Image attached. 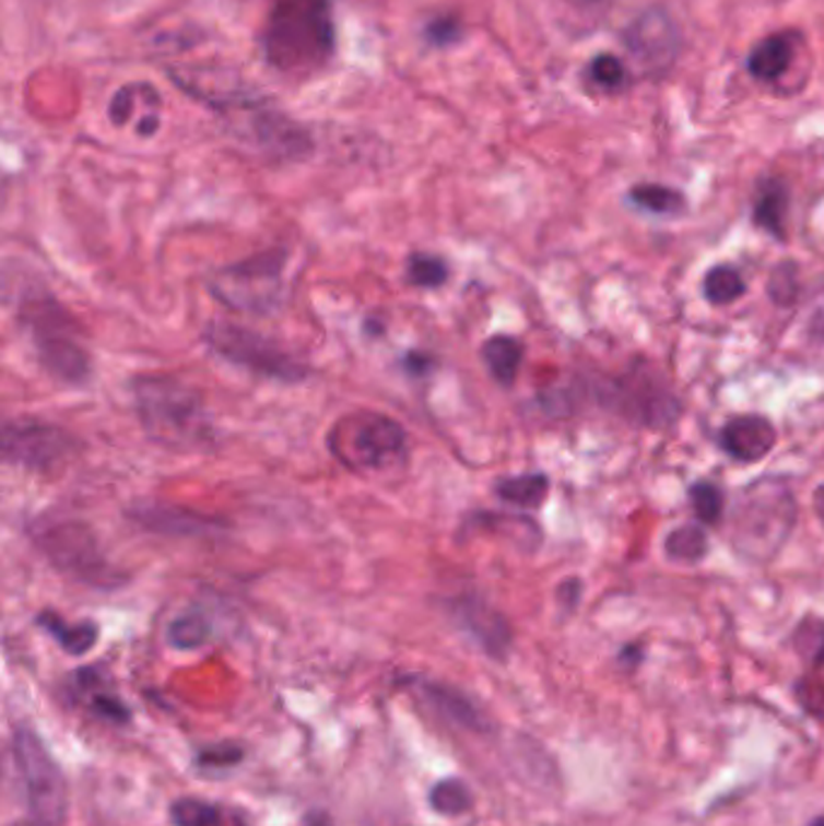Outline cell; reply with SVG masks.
Returning a JSON list of instances; mask_svg holds the SVG:
<instances>
[{"mask_svg": "<svg viewBox=\"0 0 824 826\" xmlns=\"http://www.w3.org/2000/svg\"><path fill=\"white\" fill-rule=\"evenodd\" d=\"M337 0H269L259 49L273 71L289 78L322 73L337 54Z\"/></svg>", "mask_w": 824, "mask_h": 826, "instance_id": "obj_1", "label": "cell"}, {"mask_svg": "<svg viewBox=\"0 0 824 826\" xmlns=\"http://www.w3.org/2000/svg\"><path fill=\"white\" fill-rule=\"evenodd\" d=\"M129 387L148 440L172 452L213 450L219 430L197 387L167 373L136 375Z\"/></svg>", "mask_w": 824, "mask_h": 826, "instance_id": "obj_2", "label": "cell"}, {"mask_svg": "<svg viewBox=\"0 0 824 826\" xmlns=\"http://www.w3.org/2000/svg\"><path fill=\"white\" fill-rule=\"evenodd\" d=\"M17 324L25 331L42 370L56 382L83 387L93 380V355H90L83 329L73 312L59 303L47 288H32L17 300Z\"/></svg>", "mask_w": 824, "mask_h": 826, "instance_id": "obj_3", "label": "cell"}, {"mask_svg": "<svg viewBox=\"0 0 824 826\" xmlns=\"http://www.w3.org/2000/svg\"><path fill=\"white\" fill-rule=\"evenodd\" d=\"M32 544L49 564L75 582H83L93 590H119L129 582L102 551L93 527L78 518L66 515H44L27 530Z\"/></svg>", "mask_w": 824, "mask_h": 826, "instance_id": "obj_4", "label": "cell"}, {"mask_svg": "<svg viewBox=\"0 0 824 826\" xmlns=\"http://www.w3.org/2000/svg\"><path fill=\"white\" fill-rule=\"evenodd\" d=\"M327 447L349 472H395L409 462V435L402 423L380 411L341 416L327 433Z\"/></svg>", "mask_w": 824, "mask_h": 826, "instance_id": "obj_5", "label": "cell"}, {"mask_svg": "<svg viewBox=\"0 0 824 826\" xmlns=\"http://www.w3.org/2000/svg\"><path fill=\"white\" fill-rule=\"evenodd\" d=\"M289 267V249L271 247L243 261L227 263L209 281L211 295L235 315H271L285 300L283 273Z\"/></svg>", "mask_w": 824, "mask_h": 826, "instance_id": "obj_6", "label": "cell"}, {"mask_svg": "<svg viewBox=\"0 0 824 826\" xmlns=\"http://www.w3.org/2000/svg\"><path fill=\"white\" fill-rule=\"evenodd\" d=\"M203 343L219 358L233 363L239 370L264 377L281 385H301L310 377V365L295 358L281 343L259 331L235 324L227 319H213L203 329Z\"/></svg>", "mask_w": 824, "mask_h": 826, "instance_id": "obj_7", "label": "cell"}, {"mask_svg": "<svg viewBox=\"0 0 824 826\" xmlns=\"http://www.w3.org/2000/svg\"><path fill=\"white\" fill-rule=\"evenodd\" d=\"M13 759L22 780L30 826H63L68 817V783L44 742L30 728L13 734Z\"/></svg>", "mask_w": 824, "mask_h": 826, "instance_id": "obj_8", "label": "cell"}, {"mask_svg": "<svg viewBox=\"0 0 824 826\" xmlns=\"http://www.w3.org/2000/svg\"><path fill=\"white\" fill-rule=\"evenodd\" d=\"M796 524V500L786 488L757 484L742 493L735 508V544L752 560H769Z\"/></svg>", "mask_w": 824, "mask_h": 826, "instance_id": "obj_9", "label": "cell"}, {"mask_svg": "<svg viewBox=\"0 0 824 826\" xmlns=\"http://www.w3.org/2000/svg\"><path fill=\"white\" fill-rule=\"evenodd\" d=\"M80 440L49 421L17 418L3 428V459L30 472H51L78 455Z\"/></svg>", "mask_w": 824, "mask_h": 826, "instance_id": "obj_10", "label": "cell"}, {"mask_svg": "<svg viewBox=\"0 0 824 826\" xmlns=\"http://www.w3.org/2000/svg\"><path fill=\"white\" fill-rule=\"evenodd\" d=\"M123 515H126V520L139 524L141 530L160 534V536H169V539L211 536L213 532L227 527L223 520L213 518V515L187 508V505L155 500V498H143V500L131 503L129 508L123 510Z\"/></svg>", "mask_w": 824, "mask_h": 826, "instance_id": "obj_11", "label": "cell"}, {"mask_svg": "<svg viewBox=\"0 0 824 826\" xmlns=\"http://www.w3.org/2000/svg\"><path fill=\"white\" fill-rule=\"evenodd\" d=\"M445 604H448L452 622L460 626L488 658L503 660L508 656V650L513 646V630L508 618L503 616L494 604H488L482 594L462 592Z\"/></svg>", "mask_w": 824, "mask_h": 826, "instance_id": "obj_12", "label": "cell"}, {"mask_svg": "<svg viewBox=\"0 0 824 826\" xmlns=\"http://www.w3.org/2000/svg\"><path fill=\"white\" fill-rule=\"evenodd\" d=\"M626 46L648 71H668L680 49V32L662 10H648L626 30Z\"/></svg>", "mask_w": 824, "mask_h": 826, "instance_id": "obj_13", "label": "cell"}, {"mask_svg": "<svg viewBox=\"0 0 824 826\" xmlns=\"http://www.w3.org/2000/svg\"><path fill=\"white\" fill-rule=\"evenodd\" d=\"M610 406L650 428H666L680 416V401L668 389L656 387L650 380L638 385L628 377L614 385Z\"/></svg>", "mask_w": 824, "mask_h": 826, "instance_id": "obj_14", "label": "cell"}, {"mask_svg": "<svg viewBox=\"0 0 824 826\" xmlns=\"http://www.w3.org/2000/svg\"><path fill=\"white\" fill-rule=\"evenodd\" d=\"M776 428L769 418L760 413L730 418L720 428V447L738 462H760L774 450Z\"/></svg>", "mask_w": 824, "mask_h": 826, "instance_id": "obj_15", "label": "cell"}, {"mask_svg": "<svg viewBox=\"0 0 824 826\" xmlns=\"http://www.w3.org/2000/svg\"><path fill=\"white\" fill-rule=\"evenodd\" d=\"M409 688L414 692L423 704H426L433 713H438L448 722H457V725L469 728V730H484L486 720L469 698L450 684L443 682H433V680H423V676H409L407 680Z\"/></svg>", "mask_w": 824, "mask_h": 826, "instance_id": "obj_16", "label": "cell"}, {"mask_svg": "<svg viewBox=\"0 0 824 826\" xmlns=\"http://www.w3.org/2000/svg\"><path fill=\"white\" fill-rule=\"evenodd\" d=\"M37 626L42 630H47V634L59 642L63 652L75 658L93 650L99 638V626L95 622L68 624L61 614H56L51 610H44L37 614Z\"/></svg>", "mask_w": 824, "mask_h": 826, "instance_id": "obj_17", "label": "cell"}, {"mask_svg": "<svg viewBox=\"0 0 824 826\" xmlns=\"http://www.w3.org/2000/svg\"><path fill=\"white\" fill-rule=\"evenodd\" d=\"M169 819L175 826H251L243 812L197 798L177 800L169 807Z\"/></svg>", "mask_w": 824, "mask_h": 826, "instance_id": "obj_18", "label": "cell"}, {"mask_svg": "<svg viewBox=\"0 0 824 826\" xmlns=\"http://www.w3.org/2000/svg\"><path fill=\"white\" fill-rule=\"evenodd\" d=\"M522 358H525L522 343L515 337H508V334L491 337V339L484 341V346H482V363L486 365L488 375L494 377V380L501 387H513L515 385V380H518Z\"/></svg>", "mask_w": 824, "mask_h": 826, "instance_id": "obj_19", "label": "cell"}, {"mask_svg": "<svg viewBox=\"0 0 824 826\" xmlns=\"http://www.w3.org/2000/svg\"><path fill=\"white\" fill-rule=\"evenodd\" d=\"M786 211H788V191L784 181L764 179L760 184L757 201H754V225L762 227L776 239H786Z\"/></svg>", "mask_w": 824, "mask_h": 826, "instance_id": "obj_20", "label": "cell"}, {"mask_svg": "<svg viewBox=\"0 0 824 826\" xmlns=\"http://www.w3.org/2000/svg\"><path fill=\"white\" fill-rule=\"evenodd\" d=\"M793 61V39L788 34H772L754 46L748 68L760 80H778Z\"/></svg>", "mask_w": 824, "mask_h": 826, "instance_id": "obj_21", "label": "cell"}, {"mask_svg": "<svg viewBox=\"0 0 824 826\" xmlns=\"http://www.w3.org/2000/svg\"><path fill=\"white\" fill-rule=\"evenodd\" d=\"M494 493L508 505L522 510H534L549 496V476L546 474H520V476H503L494 484Z\"/></svg>", "mask_w": 824, "mask_h": 826, "instance_id": "obj_22", "label": "cell"}, {"mask_svg": "<svg viewBox=\"0 0 824 826\" xmlns=\"http://www.w3.org/2000/svg\"><path fill=\"white\" fill-rule=\"evenodd\" d=\"M141 107H163V97H160L157 87H153L151 83H143V80H139V83H126L123 87L114 92L109 99V121L114 126H126L129 121L139 119L136 111Z\"/></svg>", "mask_w": 824, "mask_h": 826, "instance_id": "obj_23", "label": "cell"}, {"mask_svg": "<svg viewBox=\"0 0 824 826\" xmlns=\"http://www.w3.org/2000/svg\"><path fill=\"white\" fill-rule=\"evenodd\" d=\"M75 682V694H85L87 696V706L93 708V713L99 716L102 720L109 722H126L129 716V708H126L119 696H114L102 688V682L95 670H80L73 676Z\"/></svg>", "mask_w": 824, "mask_h": 826, "instance_id": "obj_24", "label": "cell"}, {"mask_svg": "<svg viewBox=\"0 0 824 826\" xmlns=\"http://www.w3.org/2000/svg\"><path fill=\"white\" fill-rule=\"evenodd\" d=\"M450 279V263L431 251H411L404 267V281L421 291H436Z\"/></svg>", "mask_w": 824, "mask_h": 826, "instance_id": "obj_25", "label": "cell"}, {"mask_svg": "<svg viewBox=\"0 0 824 826\" xmlns=\"http://www.w3.org/2000/svg\"><path fill=\"white\" fill-rule=\"evenodd\" d=\"M628 199L638 209L656 215H682L686 211L684 193L672 187H662V184H638L628 191Z\"/></svg>", "mask_w": 824, "mask_h": 826, "instance_id": "obj_26", "label": "cell"}, {"mask_svg": "<svg viewBox=\"0 0 824 826\" xmlns=\"http://www.w3.org/2000/svg\"><path fill=\"white\" fill-rule=\"evenodd\" d=\"M708 554V536L696 524H682L666 536V556L674 564H699Z\"/></svg>", "mask_w": 824, "mask_h": 826, "instance_id": "obj_27", "label": "cell"}, {"mask_svg": "<svg viewBox=\"0 0 824 826\" xmlns=\"http://www.w3.org/2000/svg\"><path fill=\"white\" fill-rule=\"evenodd\" d=\"M748 285L742 273L730 263H718L704 275V297L711 305H730L745 295Z\"/></svg>", "mask_w": 824, "mask_h": 826, "instance_id": "obj_28", "label": "cell"}, {"mask_svg": "<svg viewBox=\"0 0 824 826\" xmlns=\"http://www.w3.org/2000/svg\"><path fill=\"white\" fill-rule=\"evenodd\" d=\"M211 638V624L201 612H185L167 626V640L177 650H197Z\"/></svg>", "mask_w": 824, "mask_h": 826, "instance_id": "obj_29", "label": "cell"}, {"mask_svg": "<svg viewBox=\"0 0 824 826\" xmlns=\"http://www.w3.org/2000/svg\"><path fill=\"white\" fill-rule=\"evenodd\" d=\"M431 807L445 814V817H460L472 807V790H469L460 778H445L431 790L428 795Z\"/></svg>", "mask_w": 824, "mask_h": 826, "instance_id": "obj_30", "label": "cell"}, {"mask_svg": "<svg viewBox=\"0 0 824 826\" xmlns=\"http://www.w3.org/2000/svg\"><path fill=\"white\" fill-rule=\"evenodd\" d=\"M692 508L704 524H718L726 510V496L714 481H696L690 486Z\"/></svg>", "mask_w": 824, "mask_h": 826, "instance_id": "obj_31", "label": "cell"}, {"mask_svg": "<svg viewBox=\"0 0 824 826\" xmlns=\"http://www.w3.org/2000/svg\"><path fill=\"white\" fill-rule=\"evenodd\" d=\"M423 39H426L433 49H448V46L462 39V22L455 15L431 17L426 22V27H423Z\"/></svg>", "mask_w": 824, "mask_h": 826, "instance_id": "obj_32", "label": "cell"}, {"mask_svg": "<svg viewBox=\"0 0 824 826\" xmlns=\"http://www.w3.org/2000/svg\"><path fill=\"white\" fill-rule=\"evenodd\" d=\"M769 295L776 305H793L798 295L796 263H781L769 279Z\"/></svg>", "mask_w": 824, "mask_h": 826, "instance_id": "obj_33", "label": "cell"}, {"mask_svg": "<svg viewBox=\"0 0 824 826\" xmlns=\"http://www.w3.org/2000/svg\"><path fill=\"white\" fill-rule=\"evenodd\" d=\"M590 78L604 87H620L626 80V68L616 56L602 54L590 63Z\"/></svg>", "mask_w": 824, "mask_h": 826, "instance_id": "obj_34", "label": "cell"}, {"mask_svg": "<svg viewBox=\"0 0 824 826\" xmlns=\"http://www.w3.org/2000/svg\"><path fill=\"white\" fill-rule=\"evenodd\" d=\"M239 759H243V752H239L237 747H233V744H223V747H213V750L201 752L199 764L201 766L219 768V766H233Z\"/></svg>", "mask_w": 824, "mask_h": 826, "instance_id": "obj_35", "label": "cell"}, {"mask_svg": "<svg viewBox=\"0 0 824 826\" xmlns=\"http://www.w3.org/2000/svg\"><path fill=\"white\" fill-rule=\"evenodd\" d=\"M580 592H582V588H580V580H566V582H561L558 585V602L561 604H564V606H568V610H574V606L578 604V600H580Z\"/></svg>", "mask_w": 824, "mask_h": 826, "instance_id": "obj_36", "label": "cell"}, {"mask_svg": "<svg viewBox=\"0 0 824 826\" xmlns=\"http://www.w3.org/2000/svg\"><path fill=\"white\" fill-rule=\"evenodd\" d=\"M812 508H815L817 518H820L822 524H824V484L817 486L815 493H812Z\"/></svg>", "mask_w": 824, "mask_h": 826, "instance_id": "obj_37", "label": "cell"}, {"mask_svg": "<svg viewBox=\"0 0 824 826\" xmlns=\"http://www.w3.org/2000/svg\"><path fill=\"white\" fill-rule=\"evenodd\" d=\"M815 662H817V664H824V640L820 642V648H817V652H815Z\"/></svg>", "mask_w": 824, "mask_h": 826, "instance_id": "obj_38", "label": "cell"}, {"mask_svg": "<svg viewBox=\"0 0 824 826\" xmlns=\"http://www.w3.org/2000/svg\"><path fill=\"white\" fill-rule=\"evenodd\" d=\"M815 826H824V819H822V822H817V824H815Z\"/></svg>", "mask_w": 824, "mask_h": 826, "instance_id": "obj_39", "label": "cell"}]
</instances>
